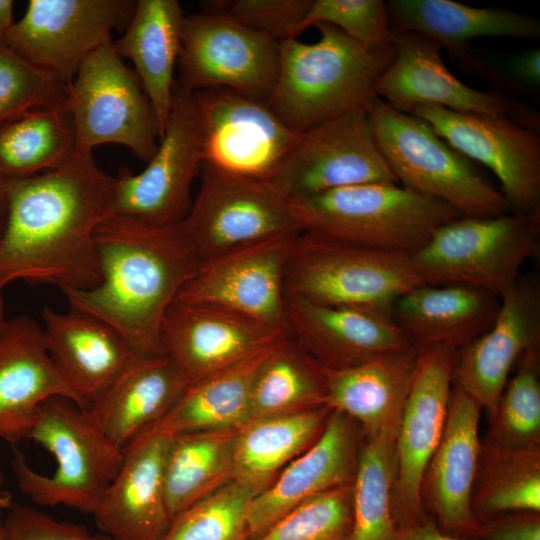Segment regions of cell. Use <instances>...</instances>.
Here are the masks:
<instances>
[{
    "label": "cell",
    "mask_w": 540,
    "mask_h": 540,
    "mask_svg": "<svg viewBox=\"0 0 540 540\" xmlns=\"http://www.w3.org/2000/svg\"><path fill=\"white\" fill-rule=\"evenodd\" d=\"M540 248V210L496 216H459L439 227L411 254L423 284L465 285L498 299L520 279Z\"/></svg>",
    "instance_id": "8992f818"
},
{
    "label": "cell",
    "mask_w": 540,
    "mask_h": 540,
    "mask_svg": "<svg viewBox=\"0 0 540 540\" xmlns=\"http://www.w3.org/2000/svg\"><path fill=\"white\" fill-rule=\"evenodd\" d=\"M51 398L88 408L52 362L43 328L27 316L6 321L0 334V438L12 444L27 439L39 407Z\"/></svg>",
    "instance_id": "d4e9b609"
},
{
    "label": "cell",
    "mask_w": 540,
    "mask_h": 540,
    "mask_svg": "<svg viewBox=\"0 0 540 540\" xmlns=\"http://www.w3.org/2000/svg\"><path fill=\"white\" fill-rule=\"evenodd\" d=\"M75 153L76 132L66 101L0 123V175L8 180L56 169Z\"/></svg>",
    "instance_id": "d590c367"
},
{
    "label": "cell",
    "mask_w": 540,
    "mask_h": 540,
    "mask_svg": "<svg viewBox=\"0 0 540 540\" xmlns=\"http://www.w3.org/2000/svg\"><path fill=\"white\" fill-rule=\"evenodd\" d=\"M513 76L526 85L538 87L540 85V49L528 50L511 62Z\"/></svg>",
    "instance_id": "c3c4849f"
},
{
    "label": "cell",
    "mask_w": 540,
    "mask_h": 540,
    "mask_svg": "<svg viewBox=\"0 0 540 540\" xmlns=\"http://www.w3.org/2000/svg\"><path fill=\"white\" fill-rule=\"evenodd\" d=\"M289 335L222 307L175 300L162 323L161 346L189 385Z\"/></svg>",
    "instance_id": "ffe728a7"
},
{
    "label": "cell",
    "mask_w": 540,
    "mask_h": 540,
    "mask_svg": "<svg viewBox=\"0 0 540 540\" xmlns=\"http://www.w3.org/2000/svg\"><path fill=\"white\" fill-rule=\"evenodd\" d=\"M288 199L302 232L407 254L460 216L449 205L398 183L359 184Z\"/></svg>",
    "instance_id": "277c9868"
},
{
    "label": "cell",
    "mask_w": 540,
    "mask_h": 540,
    "mask_svg": "<svg viewBox=\"0 0 540 540\" xmlns=\"http://www.w3.org/2000/svg\"><path fill=\"white\" fill-rule=\"evenodd\" d=\"M299 233L269 238L202 261L176 300L222 307L289 333L284 279Z\"/></svg>",
    "instance_id": "ac0fdd59"
},
{
    "label": "cell",
    "mask_w": 540,
    "mask_h": 540,
    "mask_svg": "<svg viewBox=\"0 0 540 540\" xmlns=\"http://www.w3.org/2000/svg\"><path fill=\"white\" fill-rule=\"evenodd\" d=\"M237 428L170 437L163 480L171 519L233 479Z\"/></svg>",
    "instance_id": "e575fe53"
},
{
    "label": "cell",
    "mask_w": 540,
    "mask_h": 540,
    "mask_svg": "<svg viewBox=\"0 0 540 540\" xmlns=\"http://www.w3.org/2000/svg\"><path fill=\"white\" fill-rule=\"evenodd\" d=\"M203 164L192 93L174 83L173 104L164 135L146 168L122 167L116 178L115 214L152 226L185 220L191 186Z\"/></svg>",
    "instance_id": "9a60e30c"
},
{
    "label": "cell",
    "mask_w": 540,
    "mask_h": 540,
    "mask_svg": "<svg viewBox=\"0 0 540 540\" xmlns=\"http://www.w3.org/2000/svg\"><path fill=\"white\" fill-rule=\"evenodd\" d=\"M13 497L9 492L0 491V518L5 511H8L13 504Z\"/></svg>",
    "instance_id": "f5cc1de1"
},
{
    "label": "cell",
    "mask_w": 540,
    "mask_h": 540,
    "mask_svg": "<svg viewBox=\"0 0 540 540\" xmlns=\"http://www.w3.org/2000/svg\"><path fill=\"white\" fill-rule=\"evenodd\" d=\"M12 0H0V41H3L14 25Z\"/></svg>",
    "instance_id": "f907efd6"
},
{
    "label": "cell",
    "mask_w": 540,
    "mask_h": 540,
    "mask_svg": "<svg viewBox=\"0 0 540 540\" xmlns=\"http://www.w3.org/2000/svg\"><path fill=\"white\" fill-rule=\"evenodd\" d=\"M8 179L0 175V237L3 233L8 209V193H7Z\"/></svg>",
    "instance_id": "816d5d0a"
},
{
    "label": "cell",
    "mask_w": 540,
    "mask_h": 540,
    "mask_svg": "<svg viewBox=\"0 0 540 540\" xmlns=\"http://www.w3.org/2000/svg\"><path fill=\"white\" fill-rule=\"evenodd\" d=\"M418 350L415 375L395 440L392 506L398 528L427 518L421 485L445 426L458 354L457 349L440 345Z\"/></svg>",
    "instance_id": "e0dca14e"
},
{
    "label": "cell",
    "mask_w": 540,
    "mask_h": 540,
    "mask_svg": "<svg viewBox=\"0 0 540 540\" xmlns=\"http://www.w3.org/2000/svg\"><path fill=\"white\" fill-rule=\"evenodd\" d=\"M418 356L412 345L350 368L323 367L326 407L355 420L362 436L398 430Z\"/></svg>",
    "instance_id": "f1b7e54d"
},
{
    "label": "cell",
    "mask_w": 540,
    "mask_h": 540,
    "mask_svg": "<svg viewBox=\"0 0 540 540\" xmlns=\"http://www.w3.org/2000/svg\"><path fill=\"white\" fill-rule=\"evenodd\" d=\"M42 317L52 362L89 408L136 356L114 328L88 314L45 306Z\"/></svg>",
    "instance_id": "4316f807"
},
{
    "label": "cell",
    "mask_w": 540,
    "mask_h": 540,
    "mask_svg": "<svg viewBox=\"0 0 540 540\" xmlns=\"http://www.w3.org/2000/svg\"><path fill=\"white\" fill-rule=\"evenodd\" d=\"M313 0L206 1L203 9L215 11L276 43L297 38Z\"/></svg>",
    "instance_id": "f6af8a7d"
},
{
    "label": "cell",
    "mask_w": 540,
    "mask_h": 540,
    "mask_svg": "<svg viewBox=\"0 0 540 540\" xmlns=\"http://www.w3.org/2000/svg\"><path fill=\"white\" fill-rule=\"evenodd\" d=\"M4 286L0 284V334L4 328V325L6 323L5 317H4V301H3V295L2 290Z\"/></svg>",
    "instance_id": "db71d44e"
},
{
    "label": "cell",
    "mask_w": 540,
    "mask_h": 540,
    "mask_svg": "<svg viewBox=\"0 0 540 540\" xmlns=\"http://www.w3.org/2000/svg\"><path fill=\"white\" fill-rule=\"evenodd\" d=\"M69 87L0 41V123L34 108L64 103Z\"/></svg>",
    "instance_id": "7bdbcfd3"
},
{
    "label": "cell",
    "mask_w": 540,
    "mask_h": 540,
    "mask_svg": "<svg viewBox=\"0 0 540 540\" xmlns=\"http://www.w3.org/2000/svg\"><path fill=\"white\" fill-rule=\"evenodd\" d=\"M94 240L102 280L90 290H63L70 308L114 328L136 357L162 356L164 317L203 261L183 221L152 226L113 215Z\"/></svg>",
    "instance_id": "7a4b0ae2"
},
{
    "label": "cell",
    "mask_w": 540,
    "mask_h": 540,
    "mask_svg": "<svg viewBox=\"0 0 540 540\" xmlns=\"http://www.w3.org/2000/svg\"><path fill=\"white\" fill-rule=\"evenodd\" d=\"M535 349H540V284L524 277L500 298L488 330L458 350L453 384L489 416L512 368Z\"/></svg>",
    "instance_id": "44dd1931"
},
{
    "label": "cell",
    "mask_w": 540,
    "mask_h": 540,
    "mask_svg": "<svg viewBox=\"0 0 540 540\" xmlns=\"http://www.w3.org/2000/svg\"><path fill=\"white\" fill-rule=\"evenodd\" d=\"M353 484L297 506L253 540H350Z\"/></svg>",
    "instance_id": "b9f144b4"
},
{
    "label": "cell",
    "mask_w": 540,
    "mask_h": 540,
    "mask_svg": "<svg viewBox=\"0 0 540 540\" xmlns=\"http://www.w3.org/2000/svg\"><path fill=\"white\" fill-rule=\"evenodd\" d=\"M192 97L203 163L224 172L271 181L301 136L264 101L228 89Z\"/></svg>",
    "instance_id": "7c38bea8"
},
{
    "label": "cell",
    "mask_w": 540,
    "mask_h": 540,
    "mask_svg": "<svg viewBox=\"0 0 540 540\" xmlns=\"http://www.w3.org/2000/svg\"><path fill=\"white\" fill-rule=\"evenodd\" d=\"M397 430L362 436L353 481L350 540H400L393 515Z\"/></svg>",
    "instance_id": "f35d334b"
},
{
    "label": "cell",
    "mask_w": 540,
    "mask_h": 540,
    "mask_svg": "<svg viewBox=\"0 0 540 540\" xmlns=\"http://www.w3.org/2000/svg\"><path fill=\"white\" fill-rule=\"evenodd\" d=\"M200 190L183 221L202 260L276 236L302 232L289 199L266 180L202 164Z\"/></svg>",
    "instance_id": "8fae6325"
},
{
    "label": "cell",
    "mask_w": 540,
    "mask_h": 540,
    "mask_svg": "<svg viewBox=\"0 0 540 540\" xmlns=\"http://www.w3.org/2000/svg\"><path fill=\"white\" fill-rule=\"evenodd\" d=\"M360 442L358 423L338 410H331L318 439L251 500L246 540L259 537L284 515L313 497L353 484Z\"/></svg>",
    "instance_id": "7402d4cb"
},
{
    "label": "cell",
    "mask_w": 540,
    "mask_h": 540,
    "mask_svg": "<svg viewBox=\"0 0 540 540\" xmlns=\"http://www.w3.org/2000/svg\"><path fill=\"white\" fill-rule=\"evenodd\" d=\"M6 224L0 237V284L15 280L90 290L102 280L95 232L115 214L116 178L93 152L64 165L9 179Z\"/></svg>",
    "instance_id": "6da1fadb"
},
{
    "label": "cell",
    "mask_w": 540,
    "mask_h": 540,
    "mask_svg": "<svg viewBox=\"0 0 540 540\" xmlns=\"http://www.w3.org/2000/svg\"><path fill=\"white\" fill-rule=\"evenodd\" d=\"M367 112L377 145L400 185L449 205L460 216L513 211L473 161L453 149L425 121L395 110L378 97Z\"/></svg>",
    "instance_id": "52a82bcc"
},
{
    "label": "cell",
    "mask_w": 540,
    "mask_h": 540,
    "mask_svg": "<svg viewBox=\"0 0 540 540\" xmlns=\"http://www.w3.org/2000/svg\"><path fill=\"white\" fill-rule=\"evenodd\" d=\"M66 105L76 132V151L93 152L102 144L128 148L148 162L160 131L140 80L117 54L112 39L90 53L69 87Z\"/></svg>",
    "instance_id": "9c48e42d"
},
{
    "label": "cell",
    "mask_w": 540,
    "mask_h": 540,
    "mask_svg": "<svg viewBox=\"0 0 540 540\" xmlns=\"http://www.w3.org/2000/svg\"><path fill=\"white\" fill-rule=\"evenodd\" d=\"M516 365L488 416L481 441L507 448H540V349L526 352Z\"/></svg>",
    "instance_id": "ab89813d"
},
{
    "label": "cell",
    "mask_w": 540,
    "mask_h": 540,
    "mask_svg": "<svg viewBox=\"0 0 540 540\" xmlns=\"http://www.w3.org/2000/svg\"><path fill=\"white\" fill-rule=\"evenodd\" d=\"M170 437L148 428L124 448L122 465L93 512L114 540H161L172 521L163 468Z\"/></svg>",
    "instance_id": "484cf974"
},
{
    "label": "cell",
    "mask_w": 540,
    "mask_h": 540,
    "mask_svg": "<svg viewBox=\"0 0 540 540\" xmlns=\"http://www.w3.org/2000/svg\"><path fill=\"white\" fill-rule=\"evenodd\" d=\"M367 110L302 132L270 182L288 198L366 183H398L377 145Z\"/></svg>",
    "instance_id": "2e32d148"
},
{
    "label": "cell",
    "mask_w": 540,
    "mask_h": 540,
    "mask_svg": "<svg viewBox=\"0 0 540 540\" xmlns=\"http://www.w3.org/2000/svg\"><path fill=\"white\" fill-rule=\"evenodd\" d=\"M330 412L322 406L247 420L237 428L232 480L249 488L254 496L261 493L318 439Z\"/></svg>",
    "instance_id": "836d02e7"
},
{
    "label": "cell",
    "mask_w": 540,
    "mask_h": 540,
    "mask_svg": "<svg viewBox=\"0 0 540 540\" xmlns=\"http://www.w3.org/2000/svg\"><path fill=\"white\" fill-rule=\"evenodd\" d=\"M186 386L166 356L135 357L86 410L124 450L170 410Z\"/></svg>",
    "instance_id": "f546056e"
},
{
    "label": "cell",
    "mask_w": 540,
    "mask_h": 540,
    "mask_svg": "<svg viewBox=\"0 0 540 540\" xmlns=\"http://www.w3.org/2000/svg\"><path fill=\"white\" fill-rule=\"evenodd\" d=\"M475 537L483 540H540V513L511 512L482 521Z\"/></svg>",
    "instance_id": "7dc6e473"
},
{
    "label": "cell",
    "mask_w": 540,
    "mask_h": 540,
    "mask_svg": "<svg viewBox=\"0 0 540 540\" xmlns=\"http://www.w3.org/2000/svg\"><path fill=\"white\" fill-rule=\"evenodd\" d=\"M3 482H4V478H3L2 472L0 471V491H1V487L3 485Z\"/></svg>",
    "instance_id": "9f6ffc18"
},
{
    "label": "cell",
    "mask_w": 540,
    "mask_h": 540,
    "mask_svg": "<svg viewBox=\"0 0 540 540\" xmlns=\"http://www.w3.org/2000/svg\"><path fill=\"white\" fill-rule=\"evenodd\" d=\"M411 254L382 251L300 232L285 271L286 296L389 315L393 303L422 285Z\"/></svg>",
    "instance_id": "ba28073f"
},
{
    "label": "cell",
    "mask_w": 540,
    "mask_h": 540,
    "mask_svg": "<svg viewBox=\"0 0 540 540\" xmlns=\"http://www.w3.org/2000/svg\"><path fill=\"white\" fill-rule=\"evenodd\" d=\"M500 299L465 285H419L400 296L390 317L417 349L459 350L492 325Z\"/></svg>",
    "instance_id": "83f0119b"
},
{
    "label": "cell",
    "mask_w": 540,
    "mask_h": 540,
    "mask_svg": "<svg viewBox=\"0 0 540 540\" xmlns=\"http://www.w3.org/2000/svg\"><path fill=\"white\" fill-rule=\"evenodd\" d=\"M290 335L322 367L358 366L412 344L389 315L286 296Z\"/></svg>",
    "instance_id": "cb8c5ba5"
},
{
    "label": "cell",
    "mask_w": 540,
    "mask_h": 540,
    "mask_svg": "<svg viewBox=\"0 0 540 540\" xmlns=\"http://www.w3.org/2000/svg\"><path fill=\"white\" fill-rule=\"evenodd\" d=\"M253 492L231 480L175 516L161 540H246Z\"/></svg>",
    "instance_id": "60d3db41"
},
{
    "label": "cell",
    "mask_w": 540,
    "mask_h": 540,
    "mask_svg": "<svg viewBox=\"0 0 540 540\" xmlns=\"http://www.w3.org/2000/svg\"><path fill=\"white\" fill-rule=\"evenodd\" d=\"M315 43L292 38L279 43V68L267 101L291 130L305 132L358 109H368L374 86L393 59V47L371 50L340 29L314 25Z\"/></svg>",
    "instance_id": "3957f363"
},
{
    "label": "cell",
    "mask_w": 540,
    "mask_h": 540,
    "mask_svg": "<svg viewBox=\"0 0 540 540\" xmlns=\"http://www.w3.org/2000/svg\"><path fill=\"white\" fill-rule=\"evenodd\" d=\"M27 440L48 450L56 468L52 475L41 474L16 451L11 468L19 490L41 506L63 505L93 514L122 465L124 450L86 409L65 398H51L39 407Z\"/></svg>",
    "instance_id": "5b68a950"
},
{
    "label": "cell",
    "mask_w": 540,
    "mask_h": 540,
    "mask_svg": "<svg viewBox=\"0 0 540 540\" xmlns=\"http://www.w3.org/2000/svg\"><path fill=\"white\" fill-rule=\"evenodd\" d=\"M0 540H7L4 521L1 518H0Z\"/></svg>",
    "instance_id": "11a10c76"
},
{
    "label": "cell",
    "mask_w": 540,
    "mask_h": 540,
    "mask_svg": "<svg viewBox=\"0 0 540 540\" xmlns=\"http://www.w3.org/2000/svg\"><path fill=\"white\" fill-rule=\"evenodd\" d=\"M185 16L177 0H139L123 36L113 42L117 54L134 64L156 115L160 139L170 119Z\"/></svg>",
    "instance_id": "4dcf8cb0"
},
{
    "label": "cell",
    "mask_w": 540,
    "mask_h": 540,
    "mask_svg": "<svg viewBox=\"0 0 540 540\" xmlns=\"http://www.w3.org/2000/svg\"><path fill=\"white\" fill-rule=\"evenodd\" d=\"M7 540H114L85 526L56 520L30 506L13 503L4 520Z\"/></svg>",
    "instance_id": "bcb514c9"
},
{
    "label": "cell",
    "mask_w": 540,
    "mask_h": 540,
    "mask_svg": "<svg viewBox=\"0 0 540 540\" xmlns=\"http://www.w3.org/2000/svg\"><path fill=\"white\" fill-rule=\"evenodd\" d=\"M399 534L400 540H468L444 532L428 518L417 524L399 528Z\"/></svg>",
    "instance_id": "681fc988"
},
{
    "label": "cell",
    "mask_w": 540,
    "mask_h": 540,
    "mask_svg": "<svg viewBox=\"0 0 540 540\" xmlns=\"http://www.w3.org/2000/svg\"><path fill=\"white\" fill-rule=\"evenodd\" d=\"M137 1L30 0L4 43L28 63L71 85L84 59L128 26Z\"/></svg>",
    "instance_id": "4fadbf2b"
},
{
    "label": "cell",
    "mask_w": 540,
    "mask_h": 540,
    "mask_svg": "<svg viewBox=\"0 0 540 540\" xmlns=\"http://www.w3.org/2000/svg\"><path fill=\"white\" fill-rule=\"evenodd\" d=\"M175 85L195 93L228 89L267 103L279 68V44L225 15L185 16Z\"/></svg>",
    "instance_id": "30bf717a"
},
{
    "label": "cell",
    "mask_w": 540,
    "mask_h": 540,
    "mask_svg": "<svg viewBox=\"0 0 540 540\" xmlns=\"http://www.w3.org/2000/svg\"><path fill=\"white\" fill-rule=\"evenodd\" d=\"M471 509L479 523L511 512L540 513V448L481 441Z\"/></svg>",
    "instance_id": "74e56055"
},
{
    "label": "cell",
    "mask_w": 540,
    "mask_h": 540,
    "mask_svg": "<svg viewBox=\"0 0 540 540\" xmlns=\"http://www.w3.org/2000/svg\"><path fill=\"white\" fill-rule=\"evenodd\" d=\"M481 407L453 384L441 439L432 454L421 485L425 509L446 533L475 537L479 522L471 495L481 447Z\"/></svg>",
    "instance_id": "603a6c76"
},
{
    "label": "cell",
    "mask_w": 540,
    "mask_h": 540,
    "mask_svg": "<svg viewBox=\"0 0 540 540\" xmlns=\"http://www.w3.org/2000/svg\"><path fill=\"white\" fill-rule=\"evenodd\" d=\"M394 55L377 79L376 97L397 111L410 114L422 105L457 112L507 115L539 127L538 114L502 92L467 86L452 74L441 57L442 46L416 32L392 31Z\"/></svg>",
    "instance_id": "d6986e66"
},
{
    "label": "cell",
    "mask_w": 540,
    "mask_h": 540,
    "mask_svg": "<svg viewBox=\"0 0 540 540\" xmlns=\"http://www.w3.org/2000/svg\"><path fill=\"white\" fill-rule=\"evenodd\" d=\"M326 23L371 50L391 47L392 30L383 0H313L299 34Z\"/></svg>",
    "instance_id": "ee69618b"
},
{
    "label": "cell",
    "mask_w": 540,
    "mask_h": 540,
    "mask_svg": "<svg viewBox=\"0 0 540 540\" xmlns=\"http://www.w3.org/2000/svg\"><path fill=\"white\" fill-rule=\"evenodd\" d=\"M326 402V380L318 364L291 336L277 344L253 381L249 419L318 408Z\"/></svg>",
    "instance_id": "8d00e7d4"
},
{
    "label": "cell",
    "mask_w": 540,
    "mask_h": 540,
    "mask_svg": "<svg viewBox=\"0 0 540 540\" xmlns=\"http://www.w3.org/2000/svg\"><path fill=\"white\" fill-rule=\"evenodd\" d=\"M279 342L187 385L170 410L151 428L173 437L244 424L249 419L251 389L257 371Z\"/></svg>",
    "instance_id": "d6a6232c"
},
{
    "label": "cell",
    "mask_w": 540,
    "mask_h": 540,
    "mask_svg": "<svg viewBox=\"0 0 540 540\" xmlns=\"http://www.w3.org/2000/svg\"><path fill=\"white\" fill-rule=\"evenodd\" d=\"M453 149L496 176L514 212L540 210L539 127L507 115L457 112L422 105L411 113Z\"/></svg>",
    "instance_id": "5bb4252c"
},
{
    "label": "cell",
    "mask_w": 540,
    "mask_h": 540,
    "mask_svg": "<svg viewBox=\"0 0 540 540\" xmlns=\"http://www.w3.org/2000/svg\"><path fill=\"white\" fill-rule=\"evenodd\" d=\"M392 31H408L436 40L464 67L468 42L478 37L536 40L540 23L526 14L499 8H476L452 0H390L386 3Z\"/></svg>",
    "instance_id": "1f68e13d"
}]
</instances>
